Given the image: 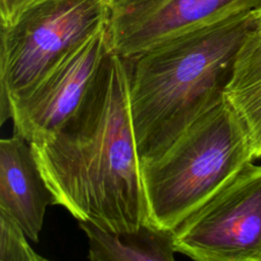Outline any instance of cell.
Masks as SVG:
<instances>
[{
	"instance_id": "obj_1",
	"label": "cell",
	"mask_w": 261,
	"mask_h": 261,
	"mask_svg": "<svg viewBox=\"0 0 261 261\" xmlns=\"http://www.w3.org/2000/svg\"><path fill=\"white\" fill-rule=\"evenodd\" d=\"M30 144L53 204L77 221L116 231L146 222L124 57L112 51L76 113Z\"/></svg>"
},
{
	"instance_id": "obj_2",
	"label": "cell",
	"mask_w": 261,
	"mask_h": 261,
	"mask_svg": "<svg viewBox=\"0 0 261 261\" xmlns=\"http://www.w3.org/2000/svg\"><path fill=\"white\" fill-rule=\"evenodd\" d=\"M255 10L166 41L125 58L134 134L141 161L163 152L223 98Z\"/></svg>"
},
{
	"instance_id": "obj_3",
	"label": "cell",
	"mask_w": 261,
	"mask_h": 261,
	"mask_svg": "<svg viewBox=\"0 0 261 261\" xmlns=\"http://www.w3.org/2000/svg\"><path fill=\"white\" fill-rule=\"evenodd\" d=\"M250 161L245 128L223 96L163 152L141 161L146 223L172 231Z\"/></svg>"
},
{
	"instance_id": "obj_4",
	"label": "cell",
	"mask_w": 261,
	"mask_h": 261,
	"mask_svg": "<svg viewBox=\"0 0 261 261\" xmlns=\"http://www.w3.org/2000/svg\"><path fill=\"white\" fill-rule=\"evenodd\" d=\"M111 0H35L0 24L1 123L9 100L108 24Z\"/></svg>"
},
{
	"instance_id": "obj_5",
	"label": "cell",
	"mask_w": 261,
	"mask_h": 261,
	"mask_svg": "<svg viewBox=\"0 0 261 261\" xmlns=\"http://www.w3.org/2000/svg\"><path fill=\"white\" fill-rule=\"evenodd\" d=\"M172 234L195 260L261 261V164L248 162Z\"/></svg>"
},
{
	"instance_id": "obj_6",
	"label": "cell",
	"mask_w": 261,
	"mask_h": 261,
	"mask_svg": "<svg viewBox=\"0 0 261 261\" xmlns=\"http://www.w3.org/2000/svg\"><path fill=\"white\" fill-rule=\"evenodd\" d=\"M112 52L108 24L12 97L6 119L29 143L58 132L80 109Z\"/></svg>"
},
{
	"instance_id": "obj_7",
	"label": "cell",
	"mask_w": 261,
	"mask_h": 261,
	"mask_svg": "<svg viewBox=\"0 0 261 261\" xmlns=\"http://www.w3.org/2000/svg\"><path fill=\"white\" fill-rule=\"evenodd\" d=\"M260 7L261 0H111L108 30L112 51L129 58Z\"/></svg>"
},
{
	"instance_id": "obj_8",
	"label": "cell",
	"mask_w": 261,
	"mask_h": 261,
	"mask_svg": "<svg viewBox=\"0 0 261 261\" xmlns=\"http://www.w3.org/2000/svg\"><path fill=\"white\" fill-rule=\"evenodd\" d=\"M53 204L31 144L20 135L0 141V212L11 217L34 242L39 241L48 205Z\"/></svg>"
},
{
	"instance_id": "obj_9",
	"label": "cell",
	"mask_w": 261,
	"mask_h": 261,
	"mask_svg": "<svg viewBox=\"0 0 261 261\" xmlns=\"http://www.w3.org/2000/svg\"><path fill=\"white\" fill-rule=\"evenodd\" d=\"M224 98L239 116L254 160L261 158V30L253 29L236 55Z\"/></svg>"
},
{
	"instance_id": "obj_10",
	"label": "cell",
	"mask_w": 261,
	"mask_h": 261,
	"mask_svg": "<svg viewBox=\"0 0 261 261\" xmlns=\"http://www.w3.org/2000/svg\"><path fill=\"white\" fill-rule=\"evenodd\" d=\"M89 241L92 261H172L175 248L171 230L143 223L134 230H109L79 221Z\"/></svg>"
},
{
	"instance_id": "obj_11",
	"label": "cell",
	"mask_w": 261,
	"mask_h": 261,
	"mask_svg": "<svg viewBox=\"0 0 261 261\" xmlns=\"http://www.w3.org/2000/svg\"><path fill=\"white\" fill-rule=\"evenodd\" d=\"M0 260H46V258L37 254L29 245L27 234L20 225L3 212H0Z\"/></svg>"
},
{
	"instance_id": "obj_12",
	"label": "cell",
	"mask_w": 261,
	"mask_h": 261,
	"mask_svg": "<svg viewBox=\"0 0 261 261\" xmlns=\"http://www.w3.org/2000/svg\"><path fill=\"white\" fill-rule=\"evenodd\" d=\"M33 1L35 0H0V24L12 22Z\"/></svg>"
},
{
	"instance_id": "obj_13",
	"label": "cell",
	"mask_w": 261,
	"mask_h": 261,
	"mask_svg": "<svg viewBox=\"0 0 261 261\" xmlns=\"http://www.w3.org/2000/svg\"><path fill=\"white\" fill-rule=\"evenodd\" d=\"M256 13V18H257V28L261 30V7L255 10Z\"/></svg>"
}]
</instances>
